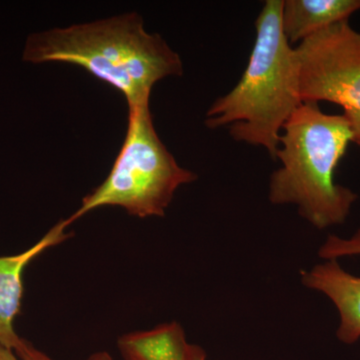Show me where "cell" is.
<instances>
[{"instance_id": "1", "label": "cell", "mask_w": 360, "mask_h": 360, "mask_svg": "<svg viewBox=\"0 0 360 360\" xmlns=\"http://www.w3.org/2000/svg\"><path fill=\"white\" fill-rule=\"evenodd\" d=\"M22 59L80 66L122 92L129 108L149 104L156 82L184 72L179 54L160 35L146 32L134 13L35 33L26 40Z\"/></svg>"}, {"instance_id": "2", "label": "cell", "mask_w": 360, "mask_h": 360, "mask_svg": "<svg viewBox=\"0 0 360 360\" xmlns=\"http://www.w3.org/2000/svg\"><path fill=\"white\" fill-rule=\"evenodd\" d=\"M283 0H266L255 21L257 37L245 73L206 113L210 129L229 127L236 141L266 149L276 160L284 124L302 104L300 60L281 25Z\"/></svg>"}, {"instance_id": "3", "label": "cell", "mask_w": 360, "mask_h": 360, "mask_svg": "<svg viewBox=\"0 0 360 360\" xmlns=\"http://www.w3.org/2000/svg\"><path fill=\"white\" fill-rule=\"evenodd\" d=\"M352 141L345 115L302 103L281 132L276 158L283 165L270 177L269 200L297 206L303 219L319 229L343 224L359 196L336 184L335 174Z\"/></svg>"}, {"instance_id": "4", "label": "cell", "mask_w": 360, "mask_h": 360, "mask_svg": "<svg viewBox=\"0 0 360 360\" xmlns=\"http://www.w3.org/2000/svg\"><path fill=\"white\" fill-rule=\"evenodd\" d=\"M196 179L160 141L149 104L129 108L127 136L110 175L66 221L70 225L103 206H120L141 219L163 217L179 187Z\"/></svg>"}, {"instance_id": "5", "label": "cell", "mask_w": 360, "mask_h": 360, "mask_svg": "<svg viewBox=\"0 0 360 360\" xmlns=\"http://www.w3.org/2000/svg\"><path fill=\"white\" fill-rule=\"evenodd\" d=\"M302 103L341 106L360 146V32L347 21L329 26L295 47Z\"/></svg>"}, {"instance_id": "6", "label": "cell", "mask_w": 360, "mask_h": 360, "mask_svg": "<svg viewBox=\"0 0 360 360\" xmlns=\"http://www.w3.org/2000/svg\"><path fill=\"white\" fill-rule=\"evenodd\" d=\"M70 224L61 220L27 250L18 255L0 257V343L18 352L25 340L16 333L14 323L20 314L25 284L23 274L35 258L71 236Z\"/></svg>"}, {"instance_id": "7", "label": "cell", "mask_w": 360, "mask_h": 360, "mask_svg": "<svg viewBox=\"0 0 360 360\" xmlns=\"http://www.w3.org/2000/svg\"><path fill=\"white\" fill-rule=\"evenodd\" d=\"M303 285L319 291L333 302L340 316L336 336L345 345L360 338V276L345 271L338 260L330 259L300 272Z\"/></svg>"}, {"instance_id": "8", "label": "cell", "mask_w": 360, "mask_h": 360, "mask_svg": "<svg viewBox=\"0 0 360 360\" xmlns=\"http://www.w3.org/2000/svg\"><path fill=\"white\" fill-rule=\"evenodd\" d=\"M360 9V0H285L281 25L290 44L302 42L315 33L347 21Z\"/></svg>"}, {"instance_id": "9", "label": "cell", "mask_w": 360, "mask_h": 360, "mask_svg": "<svg viewBox=\"0 0 360 360\" xmlns=\"http://www.w3.org/2000/svg\"><path fill=\"white\" fill-rule=\"evenodd\" d=\"M198 347L187 341L184 329L176 321L125 333L117 340L123 360H194Z\"/></svg>"}, {"instance_id": "10", "label": "cell", "mask_w": 360, "mask_h": 360, "mask_svg": "<svg viewBox=\"0 0 360 360\" xmlns=\"http://www.w3.org/2000/svg\"><path fill=\"white\" fill-rule=\"evenodd\" d=\"M319 255L326 260L360 255V229L349 238L329 236L319 248Z\"/></svg>"}, {"instance_id": "11", "label": "cell", "mask_w": 360, "mask_h": 360, "mask_svg": "<svg viewBox=\"0 0 360 360\" xmlns=\"http://www.w3.org/2000/svg\"><path fill=\"white\" fill-rule=\"evenodd\" d=\"M21 360H54L41 350L33 347L30 341L25 340L20 349L15 352ZM86 360H115L108 352H97L89 355Z\"/></svg>"}, {"instance_id": "12", "label": "cell", "mask_w": 360, "mask_h": 360, "mask_svg": "<svg viewBox=\"0 0 360 360\" xmlns=\"http://www.w3.org/2000/svg\"><path fill=\"white\" fill-rule=\"evenodd\" d=\"M0 360H21L14 350L0 343Z\"/></svg>"}, {"instance_id": "13", "label": "cell", "mask_w": 360, "mask_h": 360, "mask_svg": "<svg viewBox=\"0 0 360 360\" xmlns=\"http://www.w3.org/2000/svg\"><path fill=\"white\" fill-rule=\"evenodd\" d=\"M206 354L205 350L202 349L200 347H198V352H196L195 359L194 360H207L206 359Z\"/></svg>"}]
</instances>
